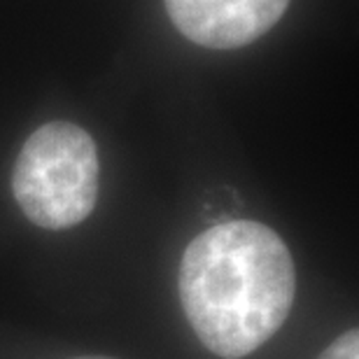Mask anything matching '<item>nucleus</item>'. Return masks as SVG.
Wrapping results in <instances>:
<instances>
[{
	"label": "nucleus",
	"mask_w": 359,
	"mask_h": 359,
	"mask_svg": "<svg viewBox=\"0 0 359 359\" xmlns=\"http://www.w3.org/2000/svg\"><path fill=\"white\" fill-rule=\"evenodd\" d=\"M177 287L196 339L222 359H241L271 341L290 318L297 269L271 226L233 219L187 245Z\"/></svg>",
	"instance_id": "f257e3e1"
},
{
	"label": "nucleus",
	"mask_w": 359,
	"mask_h": 359,
	"mask_svg": "<svg viewBox=\"0 0 359 359\" xmlns=\"http://www.w3.org/2000/svg\"><path fill=\"white\" fill-rule=\"evenodd\" d=\"M98 187L96 142L70 121H47L35 128L12 168V194L21 212L49 231L87 219L96 208Z\"/></svg>",
	"instance_id": "f03ea898"
},
{
	"label": "nucleus",
	"mask_w": 359,
	"mask_h": 359,
	"mask_svg": "<svg viewBox=\"0 0 359 359\" xmlns=\"http://www.w3.org/2000/svg\"><path fill=\"white\" fill-rule=\"evenodd\" d=\"M175 28L208 49L252 45L283 19L290 0H163Z\"/></svg>",
	"instance_id": "7ed1b4c3"
},
{
	"label": "nucleus",
	"mask_w": 359,
	"mask_h": 359,
	"mask_svg": "<svg viewBox=\"0 0 359 359\" xmlns=\"http://www.w3.org/2000/svg\"><path fill=\"white\" fill-rule=\"evenodd\" d=\"M318 359H359V332L348 329L346 334L329 343Z\"/></svg>",
	"instance_id": "20e7f679"
},
{
	"label": "nucleus",
	"mask_w": 359,
	"mask_h": 359,
	"mask_svg": "<svg viewBox=\"0 0 359 359\" xmlns=\"http://www.w3.org/2000/svg\"><path fill=\"white\" fill-rule=\"evenodd\" d=\"M73 359H114V357H73Z\"/></svg>",
	"instance_id": "39448f33"
}]
</instances>
